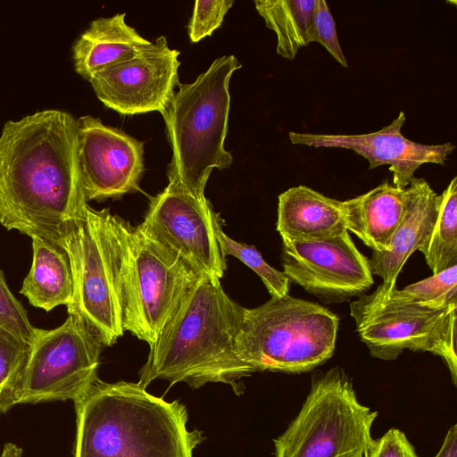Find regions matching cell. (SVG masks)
Returning a JSON list of instances; mask_svg holds the SVG:
<instances>
[{
    "mask_svg": "<svg viewBox=\"0 0 457 457\" xmlns=\"http://www.w3.org/2000/svg\"><path fill=\"white\" fill-rule=\"evenodd\" d=\"M457 304L432 309L385 296L379 287L350 304L356 331L371 356L394 361L404 351L440 357L457 385Z\"/></svg>",
    "mask_w": 457,
    "mask_h": 457,
    "instance_id": "cell-9",
    "label": "cell"
},
{
    "mask_svg": "<svg viewBox=\"0 0 457 457\" xmlns=\"http://www.w3.org/2000/svg\"><path fill=\"white\" fill-rule=\"evenodd\" d=\"M385 296L432 309L457 304V265Z\"/></svg>",
    "mask_w": 457,
    "mask_h": 457,
    "instance_id": "cell-24",
    "label": "cell"
},
{
    "mask_svg": "<svg viewBox=\"0 0 457 457\" xmlns=\"http://www.w3.org/2000/svg\"><path fill=\"white\" fill-rule=\"evenodd\" d=\"M277 231L281 238L317 240L346 231L342 201L305 186L293 187L278 195Z\"/></svg>",
    "mask_w": 457,
    "mask_h": 457,
    "instance_id": "cell-19",
    "label": "cell"
},
{
    "mask_svg": "<svg viewBox=\"0 0 457 457\" xmlns=\"http://www.w3.org/2000/svg\"><path fill=\"white\" fill-rule=\"evenodd\" d=\"M406 201V187L384 181L362 195L342 201L345 228L373 252L387 251L403 218Z\"/></svg>",
    "mask_w": 457,
    "mask_h": 457,
    "instance_id": "cell-17",
    "label": "cell"
},
{
    "mask_svg": "<svg viewBox=\"0 0 457 457\" xmlns=\"http://www.w3.org/2000/svg\"><path fill=\"white\" fill-rule=\"evenodd\" d=\"M212 226L217 242L224 257L232 255L253 270L262 279L271 297L288 295L290 279L287 276L271 267L254 247L230 238L222 229L220 213L213 212Z\"/></svg>",
    "mask_w": 457,
    "mask_h": 457,
    "instance_id": "cell-23",
    "label": "cell"
},
{
    "mask_svg": "<svg viewBox=\"0 0 457 457\" xmlns=\"http://www.w3.org/2000/svg\"><path fill=\"white\" fill-rule=\"evenodd\" d=\"M122 327L153 345L181 300L203 275L180 256L119 217Z\"/></svg>",
    "mask_w": 457,
    "mask_h": 457,
    "instance_id": "cell-8",
    "label": "cell"
},
{
    "mask_svg": "<svg viewBox=\"0 0 457 457\" xmlns=\"http://www.w3.org/2000/svg\"><path fill=\"white\" fill-rule=\"evenodd\" d=\"M74 404L73 457H193L204 439L187 427L184 404L137 383L97 378Z\"/></svg>",
    "mask_w": 457,
    "mask_h": 457,
    "instance_id": "cell-3",
    "label": "cell"
},
{
    "mask_svg": "<svg viewBox=\"0 0 457 457\" xmlns=\"http://www.w3.org/2000/svg\"><path fill=\"white\" fill-rule=\"evenodd\" d=\"M78 162L87 201L140 191L144 142L91 115L77 120Z\"/></svg>",
    "mask_w": 457,
    "mask_h": 457,
    "instance_id": "cell-14",
    "label": "cell"
},
{
    "mask_svg": "<svg viewBox=\"0 0 457 457\" xmlns=\"http://www.w3.org/2000/svg\"><path fill=\"white\" fill-rule=\"evenodd\" d=\"M364 457H419L405 433L391 428L379 438L373 439Z\"/></svg>",
    "mask_w": 457,
    "mask_h": 457,
    "instance_id": "cell-29",
    "label": "cell"
},
{
    "mask_svg": "<svg viewBox=\"0 0 457 457\" xmlns=\"http://www.w3.org/2000/svg\"><path fill=\"white\" fill-rule=\"evenodd\" d=\"M125 13L100 17L72 46V60L78 74L89 79L93 74L129 60L151 45L125 21Z\"/></svg>",
    "mask_w": 457,
    "mask_h": 457,
    "instance_id": "cell-18",
    "label": "cell"
},
{
    "mask_svg": "<svg viewBox=\"0 0 457 457\" xmlns=\"http://www.w3.org/2000/svg\"><path fill=\"white\" fill-rule=\"evenodd\" d=\"M281 260L290 281L324 303L359 298L374 283L369 259L347 230L317 240L282 238Z\"/></svg>",
    "mask_w": 457,
    "mask_h": 457,
    "instance_id": "cell-12",
    "label": "cell"
},
{
    "mask_svg": "<svg viewBox=\"0 0 457 457\" xmlns=\"http://www.w3.org/2000/svg\"><path fill=\"white\" fill-rule=\"evenodd\" d=\"M406 190L405 212L391 237L387 251L373 252L369 259L372 274L382 278L378 287L384 295L395 288L403 265L425 243L438 213V195L424 179L414 178Z\"/></svg>",
    "mask_w": 457,
    "mask_h": 457,
    "instance_id": "cell-16",
    "label": "cell"
},
{
    "mask_svg": "<svg viewBox=\"0 0 457 457\" xmlns=\"http://www.w3.org/2000/svg\"><path fill=\"white\" fill-rule=\"evenodd\" d=\"M0 457H22V449L12 443H5Z\"/></svg>",
    "mask_w": 457,
    "mask_h": 457,
    "instance_id": "cell-31",
    "label": "cell"
},
{
    "mask_svg": "<svg viewBox=\"0 0 457 457\" xmlns=\"http://www.w3.org/2000/svg\"><path fill=\"white\" fill-rule=\"evenodd\" d=\"M29 347L0 327V413L18 404L20 379Z\"/></svg>",
    "mask_w": 457,
    "mask_h": 457,
    "instance_id": "cell-25",
    "label": "cell"
},
{
    "mask_svg": "<svg viewBox=\"0 0 457 457\" xmlns=\"http://www.w3.org/2000/svg\"><path fill=\"white\" fill-rule=\"evenodd\" d=\"M312 42L323 46L339 64L348 67L337 38L334 19L325 0H315L311 29Z\"/></svg>",
    "mask_w": 457,
    "mask_h": 457,
    "instance_id": "cell-27",
    "label": "cell"
},
{
    "mask_svg": "<svg viewBox=\"0 0 457 457\" xmlns=\"http://www.w3.org/2000/svg\"><path fill=\"white\" fill-rule=\"evenodd\" d=\"M88 206L77 120L45 110L6 121L0 135L1 225L60 245Z\"/></svg>",
    "mask_w": 457,
    "mask_h": 457,
    "instance_id": "cell-1",
    "label": "cell"
},
{
    "mask_svg": "<svg viewBox=\"0 0 457 457\" xmlns=\"http://www.w3.org/2000/svg\"><path fill=\"white\" fill-rule=\"evenodd\" d=\"M213 208L204 196L192 194L176 181L148 206L142 230L180 256L203 275L220 279L227 269L212 226Z\"/></svg>",
    "mask_w": 457,
    "mask_h": 457,
    "instance_id": "cell-11",
    "label": "cell"
},
{
    "mask_svg": "<svg viewBox=\"0 0 457 457\" xmlns=\"http://www.w3.org/2000/svg\"><path fill=\"white\" fill-rule=\"evenodd\" d=\"M378 411L358 400L345 371L312 373L310 392L295 418L274 439L275 457H364Z\"/></svg>",
    "mask_w": 457,
    "mask_h": 457,
    "instance_id": "cell-7",
    "label": "cell"
},
{
    "mask_svg": "<svg viewBox=\"0 0 457 457\" xmlns=\"http://www.w3.org/2000/svg\"><path fill=\"white\" fill-rule=\"evenodd\" d=\"M235 55H223L192 83L179 84L162 117L172 150L169 181L204 196L214 168H228L233 158L225 149L230 106L229 81L241 68Z\"/></svg>",
    "mask_w": 457,
    "mask_h": 457,
    "instance_id": "cell-4",
    "label": "cell"
},
{
    "mask_svg": "<svg viewBox=\"0 0 457 457\" xmlns=\"http://www.w3.org/2000/svg\"><path fill=\"white\" fill-rule=\"evenodd\" d=\"M104 345L77 318L58 328H37L19 385V403L73 402L98 378Z\"/></svg>",
    "mask_w": 457,
    "mask_h": 457,
    "instance_id": "cell-10",
    "label": "cell"
},
{
    "mask_svg": "<svg viewBox=\"0 0 457 457\" xmlns=\"http://www.w3.org/2000/svg\"><path fill=\"white\" fill-rule=\"evenodd\" d=\"M338 318L325 306L290 296L244 308L236 337L237 357L255 371L299 374L330 359Z\"/></svg>",
    "mask_w": 457,
    "mask_h": 457,
    "instance_id": "cell-5",
    "label": "cell"
},
{
    "mask_svg": "<svg viewBox=\"0 0 457 457\" xmlns=\"http://www.w3.org/2000/svg\"><path fill=\"white\" fill-rule=\"evenodd\" d=\"M244 307L234 302L220 279L202 275L150 345L137 384L154 379L186 382L192 388L221 382L243 392L242 378L254 370L237 354L236 337Z\"/></svg>",
    "mask_w": 457,
    "mask_h": 457,
    "instance_id": "cell-2",
    "label": "cell"
},
{
    "mask_svg": "<svg viewBox=\"0 0 457 457\" xmlns=\"http://www.w3.org/2000/svg\"><path fill=\"white\" fill-rule=\"evenodd\" d=\"M406 118L403 112L380 130L356 135L313 134L289 132L293 145L312 147L349 149L368 160L369 170L388 165L393 173V185L404 188L415 178L416 170L423 164L445 165L455 149L451 142L424 145L406 138L402 128Z\"/></svg>",
    "mask_w": 457,
    "mask_h": 457,
    "instance_id": "cell-15",
    "label": "cell"
},
{
    "mask_svg": "<svg viewBox=\"0 0 457 457\" xmlns=\"http://www.w3.org/2000/svg\"><path fill=\"white\" fill-rule=\"evenodd\" d=\"M315 0H256L254 5L266 26L277 36V54L293 60L311 43Z\"/></svg>",
    "mask_w": 457,
    "mask_h": 457,
    "instance_id": "cell-21",
    "label": "cell"
},
{
    "mask_svg": "<svg viewBox=\"0 0 457 457\" xmlns=\"http://www.w3.org/2000/svg\"><path fill=\"white\" fill-rule=\"evenodd\" d=\"M179 55L161 36L133 58L96 72L88 81L97 98L121 114L162 115L179 85Z\"/></svg>",
    "mask_w": 457,
    "mask_h": 457,
    "instance_id": "cell-13",
    "label": "cell"
},
{
    "mask_svg": "<svg viewBox=\"0 0 457 457\" xmlns=\"http://www.w3.org/2000/svg\"><path fill=\"white\" fill-rule=\"evenodd\" d=\"M0 327L30 345L37 333L21 303L10 291L0 269Z\"/></svg>",
    "mask_w": 457,
    "mask_h": 457,
    "instance_id": "cell-26",
    "label": "cell"
},
{
    "mask_svg": "<svg viewBox=\"0 0 457 457\" xmlns=\"http://www.w3.org/2000/svg\"><path fill=\"white\" fill-rule=\"evenodd\" d=\"M433 274L457 265V178L438 195V213L428 237L419 248Z\"/></svg>",
    "mask_w": 457,
    "mask_h": 457,
    "instance_id": "cell-22",
    "label": "cell"
},
{
    "mask_svg": "<svg viewBox=\"0 0 457 457\" xmlns=\"http://www.w3.org/2000/svg\"><path fill=\"white\" fill-rule=\"evenodd\" d=\"M234 1H195L188 25L191 42L196 43L211 36L218 29Z\"/></svg>",
    "mask_w": 457,
    "mask_h": 457,
    "instance_id": "cell-28",
    "label": "cell"
},
{
    "mask_svg": "<svg viewBox=\"0 0 457 457\" xmlns=\"http://www.w3.org/2000/svg\"><path fill=\"white\" fill-rule=\"evenodd\" d=\"M119 217L109 208L88 206L60 245L67 252L73 278L68 314L79 320L104 346L122 337L123 250Z\"/></svg>",
    "mask_w": 457,
    "mask_h": 457,
    "instance_id": "cell-6",
    "label": "cell"
},
{
    "mask_svg": "<svg viewBox=\"0 0 457 457\" xmlns=\"http://www.w3.org/2000/svg\"><path fill=\"white\" fill-rule=\"evenodd\" d=\"M434 457H457V425L447 430L443 444Z\"/></svg>",
    "mask_w": 457,
    "mask_h": 457,
    "instance_id": "cell-30",
    "label": "cell"
},
{
    "mask_svg": "<svg viewBox=\"0 0 457 457\" xmlns=\"http://www.w3.org/2000/svg\"><path fill=\"white\" fill-rule=\"evenodd\" d=\"M32 264L20 293L37 308L50 312L71 303L73 278L69 255L54 242L32 237Z\"/></svg>",
    "mask_w": 457,
    "mask_h": 457,
    "instance_id": "cell-20",
    "label": "cell"
}]
</instances>
